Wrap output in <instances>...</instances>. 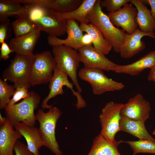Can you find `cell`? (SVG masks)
<instances>
[{"mask_svg":"<svg viewBox=\"0 0 155 155\" xmlns=\"http://www.w3.org/2000/svg\"><path fill=\"white\" fill-rule=\"evenodd\" d=\"M61 15L46 7L27 4L23 6L19 16H28L41 31L45 32L49 36L58 37L66 32L67 20L63 19Z\"/></svg>","mask_w":155,"mask_h":155,"instance_id":"1","label":"cell"},{"mask_svg":"<svg viewBox=\"0 0 155 155\" xmlns=\"http://www.w3.org/2000/svg\"><path fill=\"white\" fill-rule=\"evenodd\" d=\"M100 0H97L92 9L87 16L90 23L96 26L112 47L113 51L119 53L124 42L125 31L115 26L108 17L102 11Z\"/></svg>","mask_w":155,"mask_h":155,"instance_id":"2","label":"cell"},{"mask_svg":"<svg viewBox=\"0 0 155 155\" xmlns=\"http://www.w3.org/2000/svg\"><path fill=\"white\" fill-rule=\"evenodd\" d=\"M62 114L59 109L54 106L46 112H44L43 109H39L35 115L36 120L39 123L38 131L44 146L55 155L63 154L55 135L57 123Z\"/></svg>","mask_w":155,"mask_h":155,"instance_id":"3","label":"cell"},{"mask_svg":"<svg viewBox=\"0 0 155 155\" xmlns=\"http://www.w3.org/2000/svg\"><path fill=\"white\" fill-rule=\"evenodd\" d=\"M29 92V96L21 102L11 106L7 105L4 108L6 118L13 127L19 123L31 127L35 125L34 111L38 108L41 98L34 92Z\"/></svg>","mask_w":155,"mask_h":155,"instance_id":"4","label":"cell"},{"mask_svg":"<svg viewBox=\"0 0 155 155\" xmlns=\"http://www.w3.org/2000/svg\"><path fill=\"white\" fill-rule=\"evenodd\" d=\"M52 51L56 67L67 74L71 79L77 91L81 92L82 90L77 78V70L80 62L78 52L64 45L53 46Z\"/></svg>","mask_w":155,"mask_h":155,"instance_id":"5","label":"cell"},{"mask_svg":"<svg viewBox=\"0 0 155 155\" xmlns=\"http://www.w3.org/2000/svg\"><path fill=\"white\" fill-rule=\"evenodd\" d=\"M34 57V55L25 56L16 54L3 73L4 80L13 83L15 89L21 87L29 89L31 86L30 77Z\"/></svg>","mask_w":155,"mask_h":155,"instance_id":"6","label":"cell"},{"mask_svg":"<svg viewBox=\"0 0 155 155\" xmlns=\"http://www.w3.org/2000/svg\"><path fill=\"white\" fill-rule=\"evenodd\" d=\"M78 75L82 80L89 83L95 95L120 90L125 87L123 83L109 78L100 69L84 67L80 70Z\"/></svg>","mask_w":155,"mask_h":155,"instance_id":"7","label":"cell"},{"mask_svg":"<svg viewBox=\"0 0 155 155\" xmlns=\"http://www.w3.org/2000/svg\"><path fill=\"white\" fill-rule=\"evenodd\" d=\"M56 66L55 60L50 51H45L34 55L30 74L31 86L49 82Z\"/></svg>","mask_w":155,"mask_h":155,"instance_id":"8","label":"cell"},{"mask_svg":"<svg viewBox=\"0 0 155 155\" xmlns=\"http://www.w3.org/2000/svg\"><path fill=\"white\" fill-rule=\"evenodd\" d=\"M123 104L111 101L102 109L99 118L101 125L100 133L109 140L115 142L116 134L120 131L121 111Z\"/></svg>","mask_w":155,"mask_h":155,"instance_id":"9","label":"cell"},{"mask_svg":"<svg viewBox=\"0 0 155 155\" xmlns=\"http://www.w3.org/2000/svg\"><path fill=\"white\" fill-rule=\"evenodd\" d=\"M68 76L67 74L55 67L53 71V76L49 82V92L42 103L41 106L43 109H50L52 107L53 104L49 105L47 104L48 101L58 95L63 94L64 93L63 89L64 86H66L70 89L73 95L76 97L77 101L75 105L77 108L80 109L86 106V101L80 93L74 90L73 84L69 82Z\"/></svg>","mask_w":155,"mask_h":155,"instance_id":"10","label":"cell"},{"mask_svg":"<svg viewBox=\"0 0 155 155\" xmlns=\"http://www.w3.org/2000/svg\"><path fill=\"white\" fill-rule=\"evenodd\" d=\"M78 51L80 62L83 63L84 67L114 71L117 64L99 53L92 45L84 46Z\"/></svg>","mask_w":155,"mask_h":155,"instance_id":"11","label":"cell"},{"mask_svg":"<svg viewBox=\"0 0 155 155\" xmlns=\"http://www.w3.org/2000/svg\"><path fill=\"white\" fill-rule=\"evenodd\" d=\"M151 110L150 102L141 94L138 93L123 104L121 114L132 119L145 122L150 118Z\"/></svg>","mask_w":155,"mask_h":155,"instance_id":"12","label":"cell"},{"mask_svg":"<svg viewBox=\"0 0 155 155\" xmlns=\"http://www.w3.org/2000/svg\"><path fill=\"white\" fill-rule=\"evenodd\" d=\"M137 14L135 7L128 3L118 11L109 13L107 16L115 26L121 27L127 33L131 34L138 28L135 21Z\"/></svg>","mask_w":155,"mask_h":155,"instance_id":"13","label":"cell"},{"mask_svg":"<svg viewBox=\"0 0 155 155\" xmlns=\"http://www.w3.org/2000/svg\"><path fill=\"white\" fill-rule=\"evenodd\" d=\"M144 36L155 39L154 32H144L138 28L131 34L125 33L124 42L120 48L121 57L125 59H129L143 50L145 48L146 44L141 39Z\"/></svg>","mask_w":155,"mask_h":155,"instance_id":"14","label":"cell"},{"mask_svg":"<svg viewBox=\"0 0 155 155\" xmlns=\"http://www.w3.org/2000/svg\"><path fill=\"white\" fill-rule=\"evenodd\" d=\"M67 37L63 39L56 37L49 36L47 40L48 43L53 47L64 45L78 50L84 47L82 42L84 35L83 32L76 20L70 19L67 20Z\"/></svg>","mask_w":155,"mask_h":155,"instance_id":"15","label":"cell"},{"mask_svg":"<svg viewBox=\"0 0 155 155\" xmlns=\"http://www.w3.org/2000/svg\"><path fill=\"white\" fill-rule=\"evenodd\" d=\"M41 31L37 29L27 35L19 38H14L10 41L9 46L16 54L25 56H32V52Z\"/></svg>","mask_w":155,"mask_h":155,"instance_id":"16","label":"cell"},{"mask_svg":"<svg viewBox=\"0 0 155 155\" xmlns=\"http://www.w3.org/2000/svg\"><path fill=\"white\" fill-rule=\"evenodd\" d=\"M5 118L0 129V155H13L15 144L22 136Z\"/></svg>","mask_w":155,"mask_h":155,"instance_id":"17","label":"cell"},{"mask_svg":"<svg viewBox=\"0 0 155 155\" xmlns=\"http://www.w3.org/2000/svg\"><path fill=\"white\" fill-rule=\"evenodd\" d=\"M155 65V50L130 64L123 65L117 64L114 71L117 73L134 76L139 75L145 69H150Z\"/></svg>","mask_w":155,"mask_h":155,"instance_id":"18","label":"cell"},{"mask_svg":"<svg viewBox=\"0 0 155 155\" xmlns=\"http://www.w3.org/2000/svg\"><path fill=\"white\" fill-rule=\"evenodd\" d=\"M14 127L25 138L30 151L34 155H39V149L44 146V143L40 136L38 129L26 125L22 123L17 124Z\"/></svg>","mask_w":155,"mask_h":155,"instance_id":"19","label":"cell"},{"mask_svg":"<svg viewBox=\"0 0 155 155\" xmlns=\"http://www.w3.org/2000/svg\"><path fill=\"white\" fill-rule=\"evenodd\" d=\"M124 142L122 140L111 141L100 133L94 138L90 150L87 155H122L118 147Z\"/></svg>","mask_w":155,"mask_h":155,"instance_id":"20","label":"cell"},{"mask_svg":"<svg viewBox=\"0 0 155 155\" xmlns=\"http://www.w3.org/2000/svg\"><path fill=\"white\" fill-rule=\"evenodd\" d=\"M130 2L137 9V14L135 21L140 30L145 33L154 32L155 20L152 16L150 10L141 0H131Z\"/></svg>","mask_w":155,"mask_h":155,"instance_id":"21","label":"cell"},{"mask_svg":"<svg viewBox=\"0 0 155 155\" xmlns=\"http://www.w3.org/2000/svg\"><path fill=\"white\" fill-rule=\"evenodd\" d=\"M145 123L121 115L119 123L120 130L129 133L139 140L148 139L155 142V139L147 130Z\"/></svg>","mask_w":155,"mask_h":155,"instance_id":"22","label":"cell"},{"mask_svg":"<svg viewBox=\"0 0 155 155\" xmlns=\"http://www.w3.org/2000/svg\"><path fill=\"white\" fill-rule=\"evenodd\" d=\"M79 26L83 32L90 36L93 46L98 52L105 55L109 53L112 47L96 26L90 23L88 24H80Z\"/></svg>","mask_w":155,"mask_h":155,"instance_id":"23","label":"cell"},{"mask_svg":"<svg viewBox=\"0 0 155 155\" xmlns=\"http://www.w3.org/2000/svg\"><path fill=\"white\" fill-rule=\"evenodd\" d=\"M97 0H83L80 5L74 11L68 13L61 14V18L67 20L71 19L80 24L89 23L87 16L94 7Z\"/></svg>","mask_w":155,"mask_h":155,"instance_id":"24","label":"cell"},{"mask_svg":"<svg viewBox=\"0 0 155 155\" xmlns=\"http://www.w3.org/2000/svg\"><path fill=\"white\" fill-rule=\"evenodd\" d=\"M11 24L15 37L16 38L27 35L38 29L29 18L25 15L18 17Z\"/></svg>","mask_w":155,"mask_h":155,"instance_id":"25","label":"cell"},{"mask_svg":"<svg viewBox=\"0 0 155 155\" xmlns=\"http://www.w3.org/2000/svg\"><path fill=\"white\" fill-rule=\"evenodd\" d=\"M83 0H50V7L61 14L72 12L81 4Z\"/></svg>","mask_w":155,"mask_h":155,"instance_id":"26","label":"cell"},{"mask_svg":"<svg viewBox=\"0 0 155 155\" xmlns=\"http://www.w3.org/2000/svg\"><path fill=\"white\" fill-rule=\"evenodd\" d=\"M19 0H0V19L16 17L22 7Z\"/></svg>","mask_w":155,"mask_h":155,"instance_id":"27","label":"cell"},{"mask_svg":"<svg viewBox=\"0 0 155 155\" xmlns=\"http://www.w3.org/2000/svg\"><path fill=\"white\" fill-rule=\"evenodd\" d=\"M128 144L133 151V155L139 153L155 154V142L149 140L140 139L137 141L124 142Z\"/></svg>","mask_w":155,"mask_h":155,"instance_id":"28","label":"cell"},{"mask_svg":"<svg viewBox=\"0 0 155 155\" xmlns=\"http://www.w3.org/2000/svg\"><path fill=\"white\" fill-rule=\"evenodd\" d=\"M13 86L9 85L7 81L0 78V108L3 109L9 104L15 90Z\"/></svg>","mask_w":155,"mask_h":155,"instance_id":"29","label":"cell"},{"mask_svg":"<svg viewBox=\"0 0 155 155\" xmlns=\"http://www.w3.org/2000/svg\"><path fill=\"white\" fill-rule=\"evenodd\" d=\"M131 0H100V4L102 7H105L109 13L117 11Z\"/></svg>","mask_w":155,"mask_h":155,"instance_id":"30","label":"cell"},{"mask_svg":"<svg viewBox=\"0 0 155 155\" xmlns=\"http://www.w3.org/2000/svg\"><path fill=\"white\" fill-rule=\"evenodd\" d=\"M12 27L8 18L0 19V44L11 37Z\"/></svg>","mask_w":155,"mask_h":155,"instance_id":"31","label":"cell"},{"mask_svg":"<svg viewBox=\"0 0 155 155\" xmlns=\"http://www.w3.org/2000/svg\"><path fill=\"white\" fill-rule=\"evenodd\" d=\"M29 95L30 92H28V89L23 87H18L16 89L12 98L7 105L12 106L21 99L27 97Z\"/></svg>","mask_w":155,"mask_h":155,"instance_id":"32","label":"cell"},{"mask_svg":"<svg viewBox=\"0 0 155 155\" xmlns=\"http://www.w3.org/2000/svg\"><path fill=\"white\" fill-rule=\"evenodd\" d=\"M15 155H34L28 149L27 146L18 140L14 148Z\"/></svg>","mask_w":155,"mask_h":155,"instance_id":"33","label":"cell"},{"mask_svg":"<svg viewBox=\"0 0 155 155\" xmlns=\"http://www.w3.org/2000/svg\"><path fill=\"white\" fill-rule=\"evenodd\" d=\"M1 44L0 49V60H6L9 58L10 54L14 52V51L5 41L3 42Z\"/></svg>","mask_w":155,"mask_h":155,"instance_id":"34","label":"cell"},{"mask_svg":"<svg viewBox=\"0 0 155 155\" xmlns=\"http://www.w3.org/2000/svg\"><path fill=\"white\" fill-rule=\"evenodd\" d=\"M82 42L84 46L92 45V39L90 36L87 33L83 35Z\"/></svg>","mask_w":155,"mask_h":155,"instance_id":"35","label":"cell"},{"mask_svg":"<svg viewBox=\"0 0 155 155\" xmlns=\"http://www.w3.org/2000/svg\"><path fill=\"white\" fill-rule=\"evenodd\" d=\"M147 79L149 81H152L155 83V65L150 69Z\"/></svg>","mask_w":155,"mask_h":155,"instance_id":"36","label":"cell"},{"mask_svg":"<svg viewBox=\"0 0 155 155\" xmlns=\"http://www.w3.org/2000/svg\"><path fill=\"white\" fill-rule=\"evenodd\" d=\"M149 5H150V10L151 15L155 20V0H147Z\"/></svg>","mask_w":155,"mask_h":155,"instance_id":"37","label":"cell"},{"mask_svg":"<svg viewBox=\"0 0 155 155\" xmlns=\"http://www.w3.org/2000/svg\"><path fill=\"white\" fill-rule=\"evenodd\" d=\"M6 121V118L3 117L0 113V123L2 125L4 124Z\"/></svg>","mask_w":155,"mask_h":155,"instance_id":"38","label":"cell"},{"mask_svg":"<svg viewBox=\"0 0 155 155\" xmlns=\"http://www.w3.org/2000/svg\"><path fill=\"white\" fill-rule=\"evenodd\" d=\"M152 134L155 136V129L153 131Z\"/></svg>","mask_w":155,"mask_h":155,"instance_id":"39","label":"cell"}]
</instances>
